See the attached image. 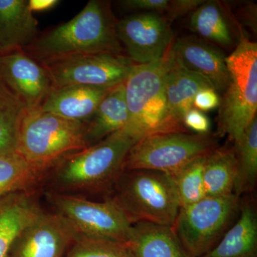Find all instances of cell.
I'll return each mask as SVG.
<instances>
[{
  "mask_svg": "<svg viewBox=\"0 0 257 257\" xmlns=\"http://www.w3.org/2000/svg\"><path fill=\"white\" fill-rule=\"evenodd\" d=\"M137 143L124 130L64 157L48 172L52 192L109 195L124 172L125 159Z\"/></svg>",
  "mask_w": 257,
  "mask_h": 257,
  "instance_id": "6da1fadb",
  "label": "cell"
},
{
  "mask_svg": "<svg viewBox=\"0 0 257 257\" xmlns=\"http://www.w3.org/2000/svg\"><path fill=\"white\" fill-rule=\"evenodd\" d=\"M109 2L91 0L74 18L37 36L24 51L38 62L79 54L123 55Z\"/></svg>",
  "mask_w": 257,
  "mask_h": 257,
  "instance_id": "7a4b0ae2",
  "label": "cell"
},
{
  "mask_svg": "<svg viewBox=\"0 0 257 257\" xmlns=\"http://www.w3.org/2000/svg\"><path fill=\"white\" fill-rule=\"evenodd\" d=\"M106 199L116 204L132 224L173 226L180 209L172 176L155 170L124 171Z\"/></svg>",
  "mask_w": 257,
  "mask_h": 257,
  "instance_id": "3957f363",
  "label": "cell"
},
{
  "mask_svg": "<svg viewBox=\"0 0 257 257\" xmlns=\"http://www.w3.org/2000/svg\"><path fill=\"white\" fill-rule=\"evenodd\" d=\"M226 65L229 79L219 106L217 133L234 143L256 117L257 111V44L248 38L241 25Z\"/></svg>",
  "mask_w": 257,
  "mask_h": 257,
  "instance_id": "277c9868",
  "label": "cell"
},
{
  "mask_svg": "<svg viewBox=\"0 0 257 257\" xmlns=\"http://www.w3.org/2000/svg\"><path fill=\"white\" fill-rule=\"evenodd\" d=\"M168 52L153 63L135 64L125 81L128 118L124 130L137 142L152 134L188 132L172 119L167 109L165 78Z\"/></svg>",
  "mask_w": 257,
  "mask_h": 257,
  "instance_id": "5b68a950",
  "label": "cell"
},
{
  "mask_svg": "<svg viewBox=\"0 0 257 257\" xmlns=\"http://www.w3.org/2000/svg\"><path fill=\"white\" fill-rule=\"evenodd\" d=\"M85 126L40 109L28 111L19 132L16 153L47 175L64 157L87 147Z\"/></svg>",
  "mask_w": 257,
  "mask_h": 257,
  "instance_id": "8992f818",
  "label": "cell"
},
{
  "mask_svg": "<svg viewBox=\"0 0 257 257\" xmlns=\"http://www.w3.org/2000/svg\"><path fill=\"white\" fill-rule=\"evenodd\" d=\"M219 147L210 134L170 132L147 135L138 140L125 159L124 171L150 170L172 175Z\"/></svg>",
  "mask_w": 257,
  "mask_h": 257,
  "instance_id": "52a82bcc",
  "label": "cell"
},
{
  "mask_svg": "<svg viewBox=\"0 0 257 257\" xmlns=\"http://www.w3.org/2000/svg\"><path fill=\"white\" fill-rule=\"evenodd\" d=\"M241 197L233 194L205 197L180 208L173 225L181 243L193 257H202L217 244L239 214Z\"/></svg>",
  "mask_w": 257,
  "mask_h": 257,
  "instance_id": "ba28073f",
  "label": "cell"
},
{
  "mask_svg": "<svg viewBox=\"0 0 257 257\" xmlns=\"http://www.w3.org/2000/svg\"><path fill=\"white\" fill-rule=\"evenodd\" d=\"M47 198L76 234L127 242L133 224L111 199L94 201L55 192Z\"/></svg>",
  "mask_w": 257,
  "mask_h": 257,
  "instance_id": "9c48e42d",
  "label": "cell"
},
{
  "mask_svg": "<svg viewBox=\"0 0 257 257\" xmlns=\"http://www.w3.org/2000/svg\"><path fill=\"white\" fill-rule=\"evenodd\" d=\"M54 88L71 85L111 88L124 83L135 64L114 53L79 54L40 62Z\"/></svg>",
  "mask_w": 257,
  "mask_h": 257,
  "instance_id": "30bf717a",
  "label": "cell"
},
{
  "mask_svg": "<svg viewBox=\"0 0 257 257\" xmlns=\"http://www.w3.org/2000/svg\"><path fill=\"white\" fill-rule=\"evenodd\" d=\"M116 33L126 56L135 64L162 60L174 43L170 23L158 13H138L117 20Z\"/></svg>",
  "mask_w": 257,
  "mask_h": 257,
  "instance_id": "8fae6325",
  "label": "cell"
},
{
  "mask_svg": "<svg viewBox=\"0 0 257 257\" xmlns=\"http://www.w3.org/2000/svg\"><path fill=\"white\" fill-rule=\"evenodd\" d=\"M0 82L25 104L28 111L40 109L55 89L46 69L23 50L0 55Z\"/></svg>",
  "mask_w": 257,
  "mask_h": 257,
  "instance_id": "7c38bea8",
  "label": "cell"
},
{
  "mask_svg": "<svg viewBox=\"0 0 257 257\" xmlns=\"http://www.w3.org/2000/svg\"><path fill=\"white\" fill-rule=\"evenodd\" d=\"M75 236L60 214L42 211L22 231L9 257H65Z\"/></svg>",
  "mask_w": 257,
  "mask_h": 257,
  "instance_id": "4fadbf2b",
  "label": "cell"
},
{
  "mask_svg": "<svg viewBox=\"0 0 257 257\" xmlns=\"http://www.w3.org/2000/svg\"><path fill=\"white\" fill-rule=\"evenodd\" d=\"M172 50L184 67L202 76L218 93L229 83L226 57L220 50L199 39L184 37L174 42Z\"/></svg>",
  "mask_w": 257,
  "mask_h": 257,
  "instance_id": "5bb4252c",
  "label": "cell"
},
{
  "mask_svg": "<svg viewBox=\"0 0 257 257\" xmlns=\"http://www.w3.org/2000/svg\"><path fill=\"white\" fill-rule=\"evenodd\" d=\"M165 85L169 114L177 124L186 128L184 116L194 107L196 94L200 89L212 86L202 76L184 67L176 57L172 47L168 52Z\"/></svg>",
  "mask_w": 257,
  "mask_h": 257,
  "instance_id": "9a60e30c",
  "label": "cell"
},
{
  "mask_svg": "<svg viewBox=\"0 0 257 257\" xmlns=\"http://www.w3.org/2000/svg\"><path fill=\"white\" fill-rule=\"evenodd\" d=\"M112 88L86 85L55 88L47 96L40 109L64 119L86 123Z\"/></svg>",
  "mask_w": 257,
  "mask_h": 257,
  "instance_id": "2e32d148",
  "label": "cell"
},
{
  "mask_svg": "<svg viewBox=\"0 0 257 257\" xmlns=\"http://www.w3.org/2000/svg\"><path fill=\"white\" fill-rule=\"evenodd\" d=\"M241 197L239 214L217 244L202 257H257V211L248 195Z\"/></svg>",
  "mask_w": 257,
  "mask_h": 257,
  "instance_id": "e0dca14e",
  "label": "cell"
},
{
  "mask_svg": "<svg viewBox=\"0 0 257 257\" xmlns=\"http://www.w3.org/2000/svg\"><path fill=\"white\" fill-rule=\"evenodd\" d=\"M37 33L38 22L28 0H0V55L24 50Z\"/></svg>",
  "mask_w": 257,
  "mask_h": 257,
  "instance_id": "ac0fdd59",
  "label": "cell"
},
{
  "mask_svg": "<svg viewBox=\"0 0 257 257\" xmlns=\"http://www.w3.org/2000/svg\"><path fill=\"white\" fill-rule=\"evenodd\" d=\"M130 257H193L173 227L138 222L133 224L126 243Z\"/></svg>",
  "mask_w": 257,
  "mask_h": 257,
  "instance_id": "d6986e66",
  "label": "cell"
},
{
  "mask_svg": "<svg viewBox=\"0 0 257 257\" xmlns=\"http://www.w3.org/2000/svg\"><path fill=\"white\" fill-rule=\"evenodd\" d=\"M42 211L32 191L14 193L0 199V257H9L22 231Z\"/></svg>",
  "mask_w": 257,
  "mask_h": 257,
  "instance_id": "ffe728a7",
  "label": "cell"
},
{
  "mask_svg": "<svg viewBox=\"0 0 257 257\" xmlns=\"http://www.w3.org/2000/svg\"><path fill=\"white\" fill-rule=\"evenodd\" d=\"M238 25L227 5L217 1H204L193 12L189 20V26L197 35L227 49L236 46L234 26Z\"/></svg>",
  "mask_w": 257,
  "mask_h": 257,
  "instance_id": "44dd1931",
  "label": "cell"
},
{
  "mask_svg": "<svg viewBox=\"0 0 257 257\" xmlns=\"http://www.w3.org/2000/svg\"><path fill=\"white\" fill-rule=\"evenodd\" d=\"M124 83L113 87L86 122L85 141L92 146L120 130L128 122Z\"/></svg>",
  "mask_w": 257,
  "mask_h": 257,
  "instance_id": "7402d4cb",
  "label": "cell"
},
{
  "mask_svg": "<svg viewBox=\"0 0 257 257\" xmlns=\"http://www.w3.org/2000/svg\"><path fill=\"white\" fill-rule=\"evenodd\" d=\"M236 163L234 193L240 197L248 195L257 179V118L250 123L241 138L233 143Z\"/></svg>",
  "mask_w": 257,
  "mask_h": 257,
  "instance_id": "603a6c76",
  "label": "cell"
},
{
  "mask_svg": "<svg viewBox=\"0 0 257 257\" xmlns=\"http://www.w3.org/2000/svg\"><path fill=\"white\" fill-rule=\"evenodd\" d=\"M236 163L232 146L217 147L206 158L203 172L206 197L234 193Z\"/></svg>",
  "mask_w": 257,
  "mask_h": 257,
  "instance_id": "cb8c5ba5",
  "label": "cell"
},
{
  "mask_svg": "<svg viewBox=\"0 0 257 257\" xmlns=\"http://www.w3.org/2000/svg\"><path fill=\"white\" fill-rule=\"evenodd\" d=\"M47 177L18 154L0 155V199L14 193L32 191Z\"/></svg>",
  "mask_w": 257,
  "mask_h": 257,
  "instance_id": "d4e9b609",
  "label": "cell"
},
{
  "mask_svg": "<svg viewBox=\"0 0 257 257\" xmlns=\"http://www.w3.org/2000/svg\"><path fill=\"white\" fill-rule=\"evenodd\" d=\"M28 110L0 82V155L16 153L19 132Z\"/></svg>",
  "mask_w": 257,
  "mask_h": 257,
  "instance_id": "484cf974",
  "label": "cell"
},
{
  "mask_svg": "<svg viewBox=\"0 0 257 257\" xmlns=\"http://www.w3.org/2000/svg\"><path fill=\"white\" fill-rule=\"evenodd\" d=\"M207 155L192 161L170 175L173 179L180 208L192 205L206 197L203 172Z\"/></svg>",
  "mask_w": 257,
  "mask_h": 257,
  "instance_id": "4316f807",
  "label": "cell"
},
{
  "mask_svg": "<svg viewBox=\"0 0 257 257\" xmlns=\"http://www.w3.org/2000/svg\"><path fill=\"white\" fill-rule=\"evenodd\" d=\"M65 257H130L126 243L76 234Z\"/></svg>",
  "mask_w": 257,
  "mask_h": 257,
  "instance_id": "83f0119b",
  "label": "cell"
},
{
  "mask_svg": "<svg viewBox=\"0 0 257 257\" xmlns=\"http://www.w3.org/2000/svg\"><path fill=\"white\" fill-rule=\"evenodd\" d=\"M183 124L186 130H192L193 133L208 135L211 130L209 117L203 111L193 107L185 114Z\"/></svg>",
  "mask_w": 257,
  "mask_h": 257,
  "instance_id": "f1b7e54d",
  "label": "cell"
},
{
  "mask_svg": "<svg viewBox=\"0 0 257 257\" xmlns=\"http://www.w3.org/2000/svg\"><path fill=\"white\" fill-rule=\"evenodd\" d=\"M120 4L126 10H143L164 15L170 5V0H124Z\"/></svg>",
  "mask_w": 257,
  "mask_h": 257,
  "instance_id": "f546056e",
  "label": "cell"
},
{
  "mask_svg": "<svg viewBox=\"0 0 257 257\" xmlns=\"http://www.w3.org/2000/svg\"><path fill=\"white\" fill-rule=\"evenodd\" d=\"M204 3V0H172L163 16L170 23L184 15L193 13Z\"/></svg>",
  "mask_w": 257,
  "mask_h": 257,
  "instance_id": "4dcf8cb0",
  "label": "cell"
},
{
  "mask_svg": "<svg viewBox=\"0 0 257 257\" xmlns=\"http://www.w3.org/2000/svg\"><path fill=\"white\" fill-rule=\"evenodd\" d=\"M221 98L219 93L213 87H206L200 89L196 94L194 106L202 111H209L219 107Z\"/></svg>",
  "mask_w": 257,
  "mask_h": 257,
  "instance_id": "1f68e13d",
  "label": "cell"
},
{
  "mask_svg": "<svg viewBox=\"0 0 257 257\" xmlns=\"http://www.w3.org/2000/svg\"><path fill=\"white\" fill-rule=\"evenodd\" d=\"M240 15L245 24L251 30L256 32V5L248 3L246 6L240 8Z\"/></svg>",
  "mask_w": 257,
  "mask_h": 257,
  "instance_id": "d6a6232c",
  "label": "cell"
},
{
  "mask_svg": "<svg viewBox=\"0 0 257 257\" xmlns=\"http://www.w3.org/2000/svg\"><path fill=\"white\" fill-rule=\"evenodd\" d=\"M58 3L56 0H30L29 1V6L32 12L45 11L52 9Z\"/></svg>",
  "mask_w": 257,
  "mask_h": 257,
  "instance_id": "836d02e7",
  "label": "cell"
}]
</instances>
